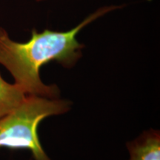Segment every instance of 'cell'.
Returning <instances> with one entry per match:
<instances>
[{"label": "cell", "mask_w": 160, "mask_h": 160, "mask_svg": "<svg viewBox=\"0 0 160 160\" xmlns=\"http://www.w3.org/2000/svg\"><path fill=\"white\" fill-rule=\"evenodd\" d=\"M119 8L117 5L100 8L77 27L65 32L46 29L39 33L33 30L31 39L25 43L11 40L7 32L0 28V64L11 72L16 85L27 95L57 99L59 95L57 86L45 85L41 81L42 66L52 61L66 68L74 65L81 57L84 47L77 41L78 33L98 18Z\"/></svg>", "instance_id": "1"}, {"label": "cell", "mask_w": 160, "mask_h": 160, "mask_svg": "<svg viewBox=\"0 0 160 160\" xmlns=\"http://www.w3.org/2000/svg\"><path fill=\"white\" fill-rule=\"evenodd\" d=\"M69 108L65 100L28 95L15 109L0 118V148L28 149L35 160H51L39 142L38 126L45 118L62 114Z\"/></svg>", "instance_id": "2"}, {"label": "cell", "mask_w": 160, "mask_h": 160, "mask_svg": "<svg viewBox=\"0 0 160 160\" xmlns=\"http://www.w3.org/2000/svg\"><path fill=\"white\" fill-rule=\"evenodd\" d=\"M130 160H160V137L157 131H148L127 145Z\"/></svg>", "instance_id": "3"}, {"label": "cell", "mask_w": 160, "mask_h": 160, "mask_svg": "<svg viewBox=\"0 0 160 160\" xmlns=\"http://www.w3.org/2000/svg\"><path fill=\"white\" fill-rule=\"evenodd\" d=\"M27 96L21 88L6 82L0 75V118L15 109Z\"/></svg>", "instance_id": "4"}, {"label": "cell", "mask_w": 160, "mask_h": 160, "mask_svg": "<svg viewBox=\"0 0 160 160\" xmlns=\"http://www.w3.org/2000/svg\"><path fill=\"white\" fill-rule=\"evenodd\" d=\"M37 1H39V2H40V1H44V0H37Z\"/></svg>", "instance_id": "5"}]
</instances>
